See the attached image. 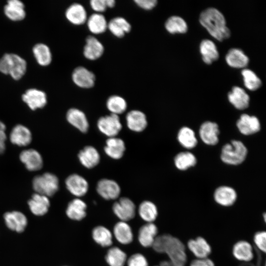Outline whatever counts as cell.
I'll return each instance as SVG.
<instances>
[{
  "instance_id": "obj_1",
  "label": "cell",
  "mask_w": 266,
  "mask_h": 266,
  "mask_svg": "<svg viewBox=\"0 0 266 266\" xmlns=\"http://www.w3.org/2000/svg\"><path fill=\"white\" fill-rule=\"evenodd\" d=\"M200 22L213 37L219 41L229 38L231 32L226 26L223 15L215 8H209L201 12Z\"/></svg>"
},
{
  "instance_id": "obj_2",
  "label": "cell",
  "mask_w": 266,
  "mask_h": 266,
  "mask_svg": "<svg viewBox=\"0 0 266 266\" xmlns=\"http://www.w3.org/2000/svg\"><path fill=\"white\" fill-rule=\"evenodd\" d=\"M27 64L20 56L14 53H6L0 59V72L10 75L12 79L18 80L26 73Z\"/></svg>"
},
{
  "instance_id": "obj_3",
  "label": "cell",
  "mask_w": 266,
  "mask_h": 266,
  "mask_svg": "<svg viewBox=\"0 0 266 266\" xmlns=\"http://www.w3.org/2000/svg\"><path fill=\"white\" fill-rule=\"evenodd\" d=\"M164 253L169 257L171 266H185L187 255L184 244L178 238L169 235L165 245Z\"/></svg>"
},
{
  "instance_id": "obj_4",
  "label": "cell",
  "mask_w": 266,
  "mask_h": 266,
  "mask_svg": "<svg viewBox=\"0 0 266 266\" xmlns=\"http://www.w3.org/2000/svg\"><path fill=\"white\" fill-rule=\"evenodd\" d=\"M32 185L35 193L49 197L54 195L58 190L59 181L54 174L45 172L35 176Z\"/></svg>"
},
{
  "instance_id": "obj_5",
  "label": "cell",
  "mask_w": 266,
  "mask_h": 266,
  "mask_svg": "<svg viewBox=\"0 0 266 266\" xmlns=\"http://www.w3.org/2000/svg\"><path fill=\"white\" fill-rule=\"evenodd\" d=\"M247 154V148L242 142L233 140L222 148L221 159L227 164L236 165L244 161Z\"/></svg>"
},
{
  "instance_id": "obj_6",
  "label": "cell",
  "mask_w": 266,
  "mask_h": 266,
  "mask_svg": "<svg viewBox=\"0 0 266 266\" xmlns=\"http://www.w3.org/2000/svg\"><path fill=\"white\" fill-rule=\"evenodd\" d=\"M97 126L101 133L109 137H115L122 127L119 116L113 114L100 118Z\"/></svg>"
},
{
  "instance_id": "obj_7",
  "label": "cell",
  "mask_w": 266,
  "mask_h": 266,
  "mask_svg": "<svg viewBox=\"0 0 266 266\" xmlns=\"http://www.w3.org/2000/svg\"><path fill=\"white\" fill-rule=\"evenodd\" d=\"M71 79L77 86L83 89L93 87L96 82L95 74L83 66L76 67L71 74Z\"/></svg>"
},
{
  "instance_id": "obj_8",
  "label": "cell",
  "mask_w": 266,
  "mask_h": 266,
  "mask_svg": "<svg viewBox=\"0 0 266 266\" xmlns=\"http://www.w3.org/2000/svg\"><path fill=\"white\" fill-rule=\"evenodd\" d=\"M22 99L32 110L42 108L47 102L46 93L36 88L27 90L22 95Z\"/></svg>"
},
{
  "instance_id": "obj_9",
  "label": "cell",
  "mask_w": 266,
  "mask_h": 266,
  "mask_svg": "<svg viewBox=\"0 0 266 266\" xmlns=\"http://www.w3.org/2000/svg\"><path fill=\"white\" fill-rule=\"evenodd\" d=\"M112 208L114 214L122 221H130L135 216V204L128 198H121L113 204Z\"/></svg>"
},
{
  "instance_id": "obj_10",
  "label": "cell",
  "mask_w": 266,
  "mask_h": 266,
  "mask_svg": "<svg viewBox=\"0 0 266 266\" xmlns=\"http://www.w3.org/2000/svg\"><path fill=\"white\" fill-rule=\"evenodd\" d=\"M19 159L29 171H37L43 166L42 157L35 149L31 148L22 151L19 155Z\"/></svg>"
},
{
  "instance_id": "obj_11",
  "label": "cell",
  "mask_w": 266,
  "mask_h": 266,
  "mask_svg": "<svg viewBox=\"0 0 266 266\" xmlns=\"http://www.w3.org/2000/svg\"><path fill=\"white\" fill-rule=\"evenodd\" d=\"M104 52L102 43L95 36L88 35L85 40L83 54L87 60L94 61L100 58Z\"/></svg>"
},
{
  "instance_id": "obj_12",
  "label": "cell",
  "mask_w": 266,
  "mask_h": 266,
  "mask_svg": "<svg viewBox=\"0 0 266 266\" xmlns=\"http://www.w3.org/2000/svg\"><path fill=\"white\" fill-rule=\"evenodd\" d=\"M65 184L68 191L73 195L78 197L85 195L89 188L87 180L77 174H72L68 176L66 179Z\"/></svg>"
},
{
  "instance_id": "obj_13",
  "label": "cell",
  "mask_w": 266,
  "mask_h": 266,
  "mask_svg": "<svg viewBox=\"0 0 266 266\" xmlns=\"http://www.w3.org/2000/svg\"><path fill=\"white\" fill-rule=\"evenodd\" d=\"M97 191L102 198L109 200L117 199L119 196L121 189L118 184L115 181L102 179L97 183Z\"/></svg>"
},
{
  "instance_id": "obj_14",
  "label": "cell",
  "mask_w": 266,
  "mask_h": 266,
  "mask_svg": "<svg viewBox=\"0 0 266 266\" xmlns=\"http://www.w3.org/2000/svg\"><path fill=\"white\" fill-rule=\"evenodd\" d=\"M65 17L70 23L75 26L86 23L88 18L85 8L79 3L70 4L65 11Z\"/></svg>"
},
{
  "instance_id": "obj_15",
  "label": "cell",
  "mask_w": 266,
  "mask_h": 266,
  "mask_svg": "<svg viewBox=\"0 0 266 266\" xmlns=\"http://www.w3.org/2000/svg\"><path fill=\"white\" fill-rule=\"evenodd\" d=\"M9 139L11 142L14 145L26 146L31 143L32 134L30 129L26 126L18 124L11 130Z\"/></svg>"
},
{
  "instance_id": "obj_16",
  "label": "cell",
  "mask_w": 266,
  "mask_h": 266,
  "mask_svg": "<svg viewBox=\"0 0 266 266\" xmlns=\"http://www.w3.org/2000/svg\"><path fill=\"white\" fill-rule=\"evenodd\" d=\"M7 228L18 233H21L25 229L28 220L26 216L18 211L6 212L3 216Z\"/></svg>"
},
{
  "instance_id": "obj_17",
  "label": "cell",
  "mask_w": 266,
  "mask_h": 266,
  "mask_svg": "<svg viewBox=\"0 0 266 266\" xmlns=\"http://www.w3.org/2000/svg\"><path fill=\"white\" fill-rule=\"evenodd\" d=\"M5 16L13 21L23 20L26 17V12L24 3L19 0H9L3 7Z\"/></svg>"
},
{
  "instance_id": "obj_18",
  "label": "cell",
  "mask_w": 266,
  "mask_h": 266,
  "mask_svg": "<svg viewBox=\"0 0 266 266\" xmlns=\"http://www.w3.org/2000/svg\"><path fill=\"white\" fill-rule=\"evenodd\" d=\"M126 120L129 129L135 132L143 131L147 126L145 114L138 110L129 111L126 115Z\"/></svg>"
},
{
  "instance_id": "obj_19",
  "label": "cell",
  "mask_w": 266,
  "mask_h": 266,
  "mask_svg": "<svg viewBox=\"0 0 266 266\" xmlns=\"http://www.w3.org/2000/svg\"><path fill=\"white\" fill-rule=\"evenodd\" d=\"M201 140L208 145H215L218 142L219 131L218 125L214 122L207 121L203 123L199 130Z\"/></svg>"
},
{
  "instance_id": "obj_20",
  "label": "cell",
  "mask_w": 266,
  "mask_h": 266,
  "mask_svg": "<svg viewBox=\"0 0 266 266\" xmlns=\"http://www.w3.org/2000/svg\"><path fill=\"white\" fill-rule=\"evenodd\" d=\"M239 132L244 135L254 134L260 129V123L258 119L254 116L246 114L241 115L236 123Z\"/></svg>"
},
{
  "instance_id": "obj_21",
  "label": "cell",
  "mask_w": 266,
  "mask_h": 266,
  "mask_svg": "<svg viewBox=\"0 0 266 266\" xmlns=\"http://www.w3.org/2000/svg\"><path fill=\"white\" fill-rule=\"evenodd\" d=\"M68 122L82 133H86L89 128V123L85 113L80 109L71 108L66 114Z\"/></svg>"
},
{
  "instance_id": "obj_22",
  "label": "cell",
  "mask_w": 266,
  "mask_h": 266,
  "mask_svg": "<svg viewBox=\"0 0 266 266\" xmlns=\"http://www.w3.org/2000/svg\"><path fill=\"white\" fill-rule=\"evenodd\" d=\"M28 205L33 214L36 216H42L48 212L50 200L48 197L35 193L28 201Z\"/></svg>"
},
{
  "instance_id": "obj_23",
  "label": "cell",
  "mask_w": 266,
  "mask_h": 266,
  "mask_svg": "<svg viewBox=\"0 0 266 266\" xmlns=\"http://www.w3.org/2000/svg\"><path fill=\"white\" fill-rule=\"evenodd\" d=\"M190 251L198 258H207L211 252V248L206 240L201 237L190 239L188 242Z\"/></svg>"
},
{
  "instance_id": "obj_24",
  "label": "cell",
  "mask_w": 266,
  "mask_h": 266,
  "mask_svg": "<svg viewBox=\"0 0 266 266\" xmlns=\"http://www.w3.org/2000/svg\"><path fill=\"white\" fill-rule=\"evenodd\" d=\"M107 29L115 37L122 38L131 32L132 26L125 18L118 16L108 22Z\"/></svg>"
},
{
  "instance_id": "obj_25",
  "label": "cell",
  "mask_w": 266,
  "mask_h": 266,
  "mask_svg": "<svg viewBox=\"0 0 266 266\" xmlns=\"http://www.w3.org/2000/svg\"><path fill=\"white\" fill-rule=\"evenodd\" d=\"M89 31L93 34H100L107 30L108 22L102 13H94L90 15L86 22Z\"/></svg>"
},
{
  "instance_id": "obj_26",
  "label": "cell",
  "mask_w": 266,
  "mask_h": 266,
  "mask_svg": "<svg viewBox=\"0 0 266 266\" xmlns=\"http://www.w3.org/2000/svg\"><path fill=\"white\" fill-rule=\"evenodd\" d=\"M78 159L81 164L88 168H92L100 162V155L93 146H87L80 151Z\"/></svg>"
},
{
  "instance_id": "obj_27",
  "label": "cell",
  "mask_w": 266,
  "mask_h": 266,
  "mask_svg": "<svg viewBox=\"0 0 266 266\" xmlns=\"http://www.w3.org/2000/svg\"><path fill=\"white\" fill-rule=\"evenodd\" d=\"M214 200L218 204L224 206H229L233 205L237 198L235 190L229 186H221L215 191Z\"/></svg>"
},
{
  "instance_id": "obj_28",
  "label": "cell",
  "mask_w": 266,
  "mask_h": 266,
  "mask_svg": "<svg viewBox=\"0 0 266 266\" xmlns=\"http://www.w3.org/2000/svg\"><path fill=\"white\" fill-rule=\"evenodd\" d=\"M125 151L124 141L116 137H109L106 141L104 151L106 155L114 159L121 158Z\"/></svg>"
},
{
  "instance_id": "obj_29",
  "label": "cell",
  "mask_w": 266,
  "mask_h": 266,
  "mask_svg": "<svg viewBox=\"0 0 266 266\" xmlns=\"http://www.w3.org/2000/svg\"><path fill=\"white\" fill-rule=\"evenodd\" d=\"M157 233V226L153 223H147L139 229L138 235V241L144 247H151L153 245Z\"/></svg>"
},
{
  "instance_id": "obj_30",
  "label": "cell",
  "mask_w": 266,
  "mask_h": 266,
  "mask_svg": "<svg viewBox=\"0 0 266 266\" xmlns=\"http://www.w3.org/2000/svg\"><path fill=\"white\" fill-rule=\"evenodd\" d=\"M229 101L237 109L242 110L248 107L249 97L241 88L234 86L228 94Z\"/></svg>"
},
{
  "instance_id": "obj_31",
  "label": "cell",
  "mask_w": 266,
  "mask_h": 266,
  "mask_svg": "<svg viewBox=\"0 0 266 266\" xmlns=\"http://www.w3.org/2000/svg\"><path fill=\"white\" fill-rule=\"evenodd\" d=\"M32 52L37 63L42 66H49L52 60V54L48 46L43 43L35 44Z\"/></svg>"
},
{
  "instance_id": "obj_32",
  "label": "cell",
  "mask_w": 266,
  "mask_h": 266,
  "mask_svg": "<svg viewBox=\"0 0 266 266\" xmlns=\"http://www.w3.org/2000/svg\"><path fill=\"white\" fill-rule=\"evenodd\" d=\"M86 204L79 199L70 201L66 208V214L72 220L79 221L86 215Z\"/></svg>"
},
{
  "instance_id": "obj_33",
  "label": "cell",
  "mask_w": 266,
  "mask_h": 266,
  "mask_svg": "<svg viewBox=\"0 0 266 266\" xmlns=\"http://www.w3.org/2000/svg\"><path fill=\"white\" fill-rule=\"evenodd\" d=\"M233 254L237 260L244 262L251 261L254 257L252 245L244 240L239 241L233 245Z\"/></svg>"
},
{
  "instance_id": "obj_34",
  "label": "cell",
  "mask_w": 266,
  "mask_h": 266,
  "mask_svg": "<svg viewBox=\"0 0 266 266\" xmlns=\"http://www.w3.org/2000/svg\"><path fill=\"white\" fill-rule=\"evenodd\" d=\"M226 61L231 67L242 68L248 65L249 59L241 50L233 48L230 49L227 54Z\"/></svg>"
},
{
  "instance_id": "obj_35",
  "label": "cell",
  "mask_w": 266,
  "mask_h": 266,
  "mask_svg": "<svg viewBox=\"0 0 266 266\" xmlns=\"http://www.w3.org/2000/svg\"><path fill=\"white\" fill-rule=\"evenodd\" d=\"M113 233L117 240L123 244H128L133 241L132 229L126 222L120 221L116 224L113 229Z\"/></svg>"
},
{
  "instance_id": "obj_36",
  "label": "cell",
  "mask_w": 266,
  "mask_h": 266,
  "mask_svg": "<svg viewBox=\"0 0 266 266\" xmlns=\"http://www.w3.org/2000/svg\"><path fill=\"white\" fill-rule=\"evenodd\" d=\"M200 49L202 60L207 64H211L219 58V53L216 45L209 39L202 40L200 43Z\"/></svg>"
},
{
  "instance_id": "obj_37",
  "label": "cell",
  "mask_w": 266,
  "mask_h": 266,
  "mask_svg": "<svg viewBox=\"0 0 266 266\" xmlns=\"http://www.w3.org/2000/svg\"><path fill=\"white\" fill-rule=\"evenodd\" d=\"M138 213L143 220L148 223H152L157 217L158 210L154 203L150 201L145 200L139 205Z\"/></svg>"
},
{
  "instance_id": "obj_38",
  "label": "cell",
  "mask_w": 266,
  "mask_h": 266,
  "mask_svg": "<svg viewBox=\"0 0 266 266\" xmlns=\"http://www.w3.org/2000/svg\"><path fill=\"white\" fill-rule=\"evenodd\" d=\"M106 106L111 114L118 115L124 113L127 108L125 99L118 95H112L107 100Z\"/></svg>"
},
{
  "instance_id": "obj_39",
  "label": "cell",
  "mask_w": 266,
  "mask_h": 266,
  "mask_svg": "<svg viewBox=\"0 0 266 266\" xmlns=\"http://www.w3.org/2000/svg\"><path fill=\"white\" fill-rule=\"evenodd\" d=\"M94 240L103 247L110 246L112 243V235L110 231L103 226H98L92 231Z\"/></svg>"
},
{
  "instance_id": "obj_40",
  "label": "cell",
  "mask_w": 266,
  "mask_h": 266,
  "mask_svg": "<svg viewBox=\"0 0 266 266\" xmlns=\"http://www.w3.org/2000/svg\"><path fill=\"white\" fill-rule=\"evenodd\" d=\"M177 138L180 144L187 149L195 147L198 142L194 132L187 127H183L179 130Z\"/></svg>"
},
{
  "instance_id": "obj_41",
  "label": "cell",
  "mask_w": 266,
  "mask_h": 266,
  "mask_svg": "<svg viewBox=\"0 0 266 266\" xmlns=\"http://www.w3.org/2000/svg\"><path fill=\"white\" fill-rule=\"evenodd\" d=\"M105 260L110 266H124L127 260V255L119 248L113 247L108 250Z\"/></svg>"
},
{
  "instance_id": "obj_42",
  "label": "cell",
  "mask_w": 266,
  "mask_h": 266,
  "mask_svg": "<svg viewBox=\"0 0 266 266\" xmlns=\"http://www.w3.org/2000/svg\"><path fill=\"white\" fill-rule=\"evenodd\" d=\"M166 30L170 33H183L187 32L188 27L186 22L179 16L169 17L165 23Z\"/></svg>"
},
{
  "instance_id": "obj_43",
  "label": "cell",
  "mask_w": 266,
  "mask_h": 266,
  "mask_svg": "<svg viewBox=\"0 0 266 266\" xmlns=\"http://www.w3.org/2000/svg\"><path fill=\"white\" fill-rule=\"evenodd\" d=\"M197 162L196 157L189 152L178 153L174 158V163L176 167L180 170H186L194 166Z\"/></svg>"
},
{
  "instance_id": "obj_44",
  "label": "cell",
  "mask_w": 266,
  "mask_h": 266,
  "mask_svg": "<svg viewBox=\"0 0 266 266\" xmlns=\"http://www.w3.org/2000/svg\"><path fill=\"white\" fill-rule=\"evenodd\" d=\"M241 74L243 77L244 85L248 89L255 91L261 87L262 82L253 71L244 69L242 71Z\"/></svg>"
},
{
  "instance_id": "obj_45",
  "label": "cell",
  "mask_w": 266,
  "mask_h": 266,
  "mask_svg": "<svg viewBox=\"0 0 266 266\" xmlns=\"http://www.w3.org/2000/svg\"><path fill=\"white\" fill-rule=\"evenodd\" d=\"M128 266H148L146 258L141 254L132 255L128 260Z\"/></svg>"
},
{
  "instance_id": "obj_46",
  "label": "cell",
  "mask_w": 266,
  "mask_h": 266,
  "mask_svg": "<svg viewBox=\"0 0 266 266\" xmlns=\"http://www.w3.org/2000/svg\"><path fill=\"white\" fill-rule=\"evenodd\" d=\"M254 241L257 247L262 251L266 250V233L261 231L256 233L254 236Z\"/></svg>"
},
{
  "instance_id": "obj_47",
  "label": "cell",
  "mask_w": 266,
  "mask_h": 266,
  "mask_svg": "<svg viewBox=\"0 0 266 266\" xmlns=\"http://www.w3.org/2000/svg\"><path fill=\"white\" fill-rule=\"evenodd\" d=\"M90 5L92 9L98 13H101L107 8L105 0H91Z\"/></svg>"
},
{
  "instance_id": "obj_48",
  "label": "cell",
  "mask_w": 266,
  "mask_h": 266,
  "mask_svg": "<svg viewBox=\"0 0 266 266\" xmlns=\"http://www.w3.org/2000/svg\"><path fill=\"white\" fill-rule=\"evenodd\" d=\"M134 2L139 7L145 10L152 9L157 4L156 0H134Z\"/></svg>"
},
{
  "instance_id": "obj_49",
  "label": "cell",
  "mask_w": 266,
  "mask_h": 266,
  "mask_svg": "<svg viewBox=\"0 0 266 266\" xmlns=\"http://www.w3.org/2000/svg\"><path fill=\"white\" fill-rule=\"evenodd\" d=\"M190 266H215L213 262L208 259H197L193 260Z\"/></svg>"
},
{
  "instance_id": "obj_50",
  "label": "cell",
  "mask_w": 266,
  "mask_h": 266,
  "mask_svg": "<svg viewBox=\"0 0 266 266\" xmlns=\"http://www.w3.org/2000/svg\"><path fill=\"white\" fill-rule=\"evenodd\" d=\"M7 138L5 131H0V154L3 153L5 150V140Z\"/></svg>"
},
{
  "instance_id": "obj_51",
  "label": "cell",
  "mask_w": 266,
  "mask_h": 266,
  "mask_svg": "<svg viewBox=\"0 0 266 266\" xmlns=\"http://www.w3.org/2000/svg\"><path fill=\"white\" fill-rule=\"evenodd\" d=\"M106 5L107 8H113L115 4L116 1L114 0H105Z\"/></svg>"
},
{
  "instance_id": "obj_52",
  "label": "cell",
  "mask_w": 266,
  "mask_h": 266,
  "mask_svg": "<svg viewBox=\"0 0 266 266\" xmlns=\"http://www.w3.org/2000/svg\"><path fill=\"white\" fill-rule=\"evenodd\" d=\"M6 126L5 124L1 121H0V131H5Z\"/></svg>"
},
{
  "instance_id": "obj_53",
  "label": "cell",
  "mask_w": 266,
  "mask_h": 266,
  "mask_svg": "<svg viewBox=\"0 0 266 266\" xmlns=\"http://www.w3.org/2000/svg\"></svg>"
}]
</instances>
